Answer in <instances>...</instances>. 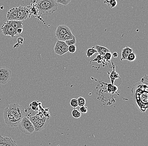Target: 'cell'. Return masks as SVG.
I'll return each instance as SVG.
<instances>
[{
    "label": "cell",
    "mask_w": 148,
    "mask_h": 146,
    "mask_svg": "<svg viewBox=\"0 0 148 146\" xmlns=\"http://www.w3.org/2000/svg\"><path fill=\"white\" fill-rule=\"evenodd\" d=\"M25 109L17 103L6 106L3 111V118L5 124L9 127H17L24 117Z\"/></svg>",
    "instance_id": "obj_1"
},
{
    "label": "cell",
    "mask_w": 148,
    "mask_h": 146,
    "mask_svg": "<svg viewBox=\"0 0 148 146\" xmlns=\"http://www.w3.org/2000/svg\"><path fill=\"white\" fill-rule=\"evenodd\" d=\"M131 92L134 104L140 111L145 112L148 108V86L139 82L134 84Z\"/></svg>",
    "instance_id": "obj_2"
},
{
    "label": "cell",
    "mask_w": 148,
    "mask_h": 146,
    "mask_svg": "<svg viewBox=\"0 0 148 146\" xmlns=\"http://www.w3.org/2000/svg\"><path fill=\"white\" fill-rule=\"evenodd\" d=\"M38 12L43 16L54 13L58 8L55 0H38L34 4Z\"/></svg>",
    "instance_id": "obj_3"
},
{
    "label": "cell",
    "mask_w": 148,
    "mask_h": 146,
    "mask_svg": "<svg viewBox=\"0 0 148 146\" xmlns=\"http://www.w3.org/2000/svg\"><path fill=\"white\" fill-rule=\"evenodd\" d=\"M29 119L33 124L35 131L36 132L40 131L45 129L49 123V119L39 114L30 117Z\"/></svg>",
    "instance_id": "obj_4"
},
{
    "label": "cell",
    "mask_w": 148,
    "mask_h": 146,
    "mask_svg": "<svg viewBox=\"0 0 148 146\" xmlns=\"http://www.w3.org/2000/svg\"><path fill=\"white\" fill-rule=\"evenodd\" d=\"M20 131L26 135L32 134L35 131V128L28 118L24 117L18 125Z\"/></svg>",
    "instance_id": "obj_5"
},
{
    "label": "cell",
    "mask_w": 148,
    "mask_h": 146,
    "mask_svg": "<svg viewBox=\"0 0 148 146\" xmlns=\"http://www.w3.org/2000/svg\"><path fill=\"white\" fill-rule=\"evenodd\" d=\"M12 71L6 67H0V84H6L11 79Z\"/></svg>",
    "instance_id": "obj_6"
},
{
    "label": "cell",
    "mask_w": 148,
    "mask_h": 146,
    "mask_svg": "<svg viewBox=\"0 0 148 146\" xmlns=\"http://www.w3.org/2000/svg\"><path fill=\"white\" fill-rule=\"evenodd\" d=\"M1 30L4 36H10L12 38H15L18 35L16 29L12 26L7 21L2 26Z\"/></svg>",
    "instance_id": "obj_7"
},
{
    "label": "cell",
    "mask_w": 148,
    "mask_h": 146,
    "mask_svg": "<svg viewBox=\"0 0 148 146\" xmlns=\"http://www.w3.org/2000/svg\"><path fill=\"white\" fill-rule=\"evenodd\" d=\"M18 12H17V20L24 21L26 20L27 18L29 17L30 15V9L29 6H20L17 7Z\"/></svg>",
    "instance_id": "obj_8"
},
{
    "label": "cell",
    "mask_w": 148,
    "mask_h": 146,
    "mask_svg": "<svg viewBox=\"0 0 148 146\" xmlns=\"http://www.w3.org/2000/svg\"><path fill=\"white\" fill-rule=\"evenodd\" d=\"M68 47L65 42L57 40L54 47V52L59 55H62L68 52Z\"/></svg>",
    "instance_id": "obj_9"
},
{
    "label": "cell",
    "mask_w": 148,
    "mask_h": 146,
    "mask_svg": "<svg viewBox=\"0 0 148 146\" xmlns=\"http://www.w3.org/2000/svg\"><path fill=\"white\" fill-rule=\"evenodd\" d=\"M0 146H18L11 137L0 136Z\"/></svg>",
    "instance_id": "obj_10"
},
{
    "label": "cell",
    "mask_w": 148,
    "mask_h": 146,
    "mask_svg": "<svg viewBox=\"0 0 148 146\" xmlns=\"http://www.w3.org/2000/svg\"><path fill=\"white\" fill-rule=\"evenodd\" d=\"M70 29L66 25H60L57 27L55 32V37L57 40L64 35Z\"/></svg>",
    "instance_id": "obj_11"
},
{
    "label": "cell",
    "mask_w": 148,
    "mask_h": 146,
    "mask_svg": "<svg viewBox=\"0 0 148 146\" xmlns=\"http://www.w3.org/2000/svg\"><path fill=\"white\" fill-rule=\"evenodd\" d=\"M17 12H18V8H12L8 11L7 13V19L8 21L11 20H17Z\"/></svg>",
    "instance_id": "obj_12"
},
{
    "label": "cell",
    "mask_w": 148,
    "mask_h": 146,
    "mask_svg": "<svg viewBox=\"0 0 148 146\" xmlns=\"http://www.w3.org/2000/svg\"><path fill=\"white\" fill-rule=\"evenodd\" d=\"M132 52H133V49L127 46L122 49L121 53V60H126L128 55Z\"/></svg>",
    "instance_id": "obj_13"
},
{
    "label": "cell",
    "mask_w": 148,
    "mask_h": 146,
    "mask_svg": "<svg viewBox=\"0 0 148 146\" xmlns=\"http://www.w3.org/2000/svg\"><path fill=\"white\" fill-rule=\"evenodd\" d=\"M95 49L97 50L98 55H100L102 56H103L106 53L108 52H110L109 49L104 46H99V45H96L95 46Z\"/></svg>",
    "instance_id": "obj_14"
},
{
    "label": "cell",
    "mask_w": 148,
    "mask_h": 146,
    "mask_svg": "<svg viewBox=\"0 0 148 146\" xmlns=\"http://www.w3.org/2000/svg\"><path fill=\"white\" fill-rule=\"evenodd\" d=\"M9 24H10L12 26L17 29L18 28H23V21L19 20H11V21H7Z\"/></svg>",
    "instance_id": "obj_15"
},
{
    "label": "cell",
    "mask_w": 148,
    "mask_h": 146,
    "mask_svg": "<svg viewBox=\"0 0 148 146\" xmlns=\"http://www.w3.org/2000/svg\"><path fill=\"white\" fill-rule=\"evenodd\" d=\"M74 36L71 32V30L69 29L64 35L60 38L58 40L65 42V41L68 40L72 39L73 38Z\"/></svg>",
    "instance_id": "obj_16"
},
{
    "label": "cell",
    "mask_w": 148,
    "mask_h": 146,
    "mask_svg": "<svg viewBox=\"0 0 148 146\" xmlns=\"http://www.w3.org/2000/svg\"><path fill=\"white\" fill-rule=\"evenodd\" d=\"M97 53V50L95 49V47L93 46L92 48H89L86 51V55L88 58H90Z\"/></svg>",
    "instance_id": "obj_17"
},
{
    "label": "cell",
    "mask_w": 148,
    "mask_h": 146,
    "mask_svg": "<svg viewBox=\"0 0 148 146\" xmlns=\"http://www.w3.org/2000/svg\"><path fill=\"white\" fill-rule=\"evenodd\" d=\"M110 77L111 79V82H112V84L114 85V80H116L118 78H120L119 74L118 73L116 72L115 70L113 71L111 73L110 75Z\"/></svg>",
    "instance_id": "obj_18"
},
{
    "label": "cell",
    "mask_w": 148,
    "mask_h": 146,
    "mask_svg": "<svg viewBox=\"0 0 148 146\" xmlns=\"http://www.w3.org/2000/svg\"><path fill=\"white\" fill-rule=\"evenodd\" d=\"M112 54L111 52H108L106 53L103 56V63H110V60L112 59Z\"/></svg>",
    "instance_id": "obj_19"
},
{
    "label": "cell",
    "mask_w": 148,
    "mask_h": 146,
    "mask_svg": "<svg viewBox=\"0 0 148 146\" xmlns=\"http://www.w3.org/2000/svg\"><path fill=\"white\" fill-rule=\"evenodd\" d=\"M72 115L75 118H79L81 116V112L76 109H74L72 111Z\"/></svg>",
    "instance_id": "obj_20"
},
{
    "label": "cell",
    "mask_w": 148,
    "mask_h": 146,
    "mask_svg": "<svg viewBox=\"0 0 148 146\" xmlns=\"http://www.w3.org/2000/svg\"><path fill=\"white\" fill-rule=\"evenodd\" d=\"M79 107H81L86 105V99L82 97H79L77 99Z\"/></svg>",
    "instance_id": "obj_21"
},
{
    "label": "cell",
    "mask_w": 148,
    "mask_h": 146,
    "mask_svg": "<svg viewBox=\"0 0 148 146\" xmlns=\"http://www.w3.org/2000/svg\"><path fill=\"white\" fill-rule=\"evenodd\" d=\"M136 58V54L134 53V52H132L130 54L127 56V58L126 60H128L129 61H135Z\"/></svg>",
    "instance_id": "obj_22"
},
{
    "label": "cell",
    "mask_w": 148,
    "mask_h": 146,
    "mask_svg": "<svg viewBox=\"0 0 148 146\" xmlns=\"http://www.w3.org/2000/svg\"><path fill=\"white\" fill-rule=\"evenodd\" d=\"M67 46H69L70 45H75L76 43V39L75 37L74 36L73 38L72 39L68 40L65 41Z\"/></svg>",
    "instance_id": "obj_23"
},
{
    "label": "cell",
    "mask_w": 148,
    "mask_h": 146,
    "mask_svg": "<svg viewBox=\"0 0 148 146\" xmlns=\"http://www.w3.org/2000/svg\"><path fill=\"white\" fill-rule=\"evenodd\" d=\"M70 105L72 107L75 109L78 107V103H77V99L75 98H73L70 101Z\"/></svg>",
    "instance_id": "obj_24"
},
{
    "label": "cell",
    "mask_w": 148,
    "mask_h": 146,
    "mask_svg": "<svg viewBox=\"0 0 148 146\" xmlns=\"http://www.w3.org/2000/svg\"><path fill=\"white\" fill-rule=\"evenodd\" d=\"M140 82L141 83L143 84L144 85H147L148 86V75L145 74L144 77H143V78H141V80H140Z\"/></svg>",
    "instance_id": "obj_25"
},
{
    "label": "cell",
    "mask_w": 148,
    "mask_h": 146,
    "mask_svg": "<svg viewBox=\"0 0 148 146\" xmlns=\"http://www.w3.org/2000/svg\"><path fill=\"white\" fill-rule=\"evenodd\" d=\"M77 48L75 44V45H70L68 47V52L71 53H74L76 51Z\"/></svg>",
    "instance_id": "obj_26"
},
{
    "label": "cell",
    "mask_w": 148,
    "mask_h": 146,
    "mask_svg": "<svg viewBox=\"0 0 148 146\" xmlns=\"http://www.w3.org/2000/svg\"><path fill=\"white\" fill-rule=\"evenodd\" d=\"M93 61H97L99 64H101V63H103V56L100 55H97L96 59H94Z\"/></svg>",
    "instance_id": "obj_27"
},
{
    "label": "cell",
    "mask_w": 148,
    "mask_h": 146,
    "mask_svg": "<svg viewBox=\"0 0 148 146\" xmlns=\"http://www.w3.org/2000/svg\"><path fill=\"white\" fill-rule=\"evenodd\" d=\"M79 111L81 113H84V114H86L88 112V108L86 106H84L83 107H79Z\"/></svg>",
    "instance_id": "obj_28"
},
{
    "label": "cell",
    "mask_w": 148,
    "mask_h": 146,
    "mask_svg": "<svg viewBox=\"0 0 148 146\" xmlns=\"http://www.w3.org/2000/svg\"><path fill=\"white\" fill-rule=\"evenodd\" d=\"M117 5V2L116 0H111L110 3V6L111 8L115 7Z\"/></svg>",
    "instance_id": "obj_29"
},
{
    "label": "cell",
    "mask_w": 148,
    "mask_h": 146,
    "mask_svg": "<svg viewBox=\"0 0 148 146\" xmlns=\"http://www.w3.org/2000/svg\"><path fill=\"white\" fill-rule=\"evenodd\" d=\"M56 3H60V4L63 5L64 6H66L67 5L65 0H57Z\"/></svg>",
    "instance_id": "obj_30"
},
{
    "label": "cell",
    "mask_w": 148,
    "mask_h": 146,
    "mask_svg": "<svg viewBox=\"0 0 148 146\" xmlns=\"http://www.w3.org/2000/svg\"><path fill=\"white\" fill-rule=\"evenodd\" d=\"M25 40V39L22 37H19L17 38V43L19 44H23V42Z\"/></svg>",
    "instance_id": "obj_31"
},
{
    "label": "cell",
    "mask_w": 148,
    "mask_h": 146,
    "mask_svg": "<svg viewBox=\"0 0 148 146\" xmlns=\"http://www.w3.org/2000/svg\"><path fill=\"white\" fill-rule=\"evenodd\" d=\"M16 30H17V33H18V34H21L23 31V28H18L17 29H16Z\"/></svg>",
    "instance_id": "obj_32"
},
{
    "label": "cell",
    "mask_w": 148,
    "mask_h": 146,
    "mask_svg": "<svg viewBox=\"0 0 148 146\" xmlns=\"http://www.w3.org/2000/svg\"><path fill=\"white\" fill-rule=\"evenodd\" d=\"M111 0H105L103 2V3H105L106 5L109 6H110V2Z\"/></svg>",
    "instance_id": "obj_33"
},
{
    "label": "cell",
    "mask_w": 148,
    "mask_h": 146,
    "mask_svg": "<svg viewBox=\"0 0 148 146\" xmlns=\"http://www.w3.org/2000/svg\"><path fill=\"white\" fill-rule=\"evenodd\" d=\"M38 0H28L29 2H30V4H33L36 2Z\"/></svg>",
    "instance_id": "obj_34"
},
{
    "label": "cell",
    "mask_w": 148,
    "mask_h": 146,
    "mask_svg": "<svg viewBox=\"0 0 148 146\" xmlns=\"http://www.w3.org/2000/svg\"><path fill=\"white\" fill-rule=\"evenodd\" d=\"M19 46V44L17 43L15 44L14 45V48H18V46Z\"/></svg>",
    "instance_id": "obj_35"
},
{
    "label": "cell",
    "mask_w": 148,
    "mask_h": 146,
    "mask_svg": "<svg viewBox=\"0 0 148 146\" xmlns=\"http://www.w3.org/2000/svg\"><path fill=\"white\" fill-rule=\"evenodd\" d=\"M112 55L114 57L116 58V57H118V54L116 53H113Z\"/></svg>",
    "instance_id": "obj_36"
},
{
    "label": "cell",
    "mask_w": 148,
    "mask_h": 146,
    "mask_svg": "<svg viewBox=\"0 0 148 146\" xmlns=\"http://www.w3.org/2000/svg\"><path fill=\"white\" fill-rule=\"evenodd\" d=\"M66 2V3L67 5L69 4V3H70L71 2V0H65Z\"/></svg>",
    "instance_id": "obj_37"
}]
</instances>
